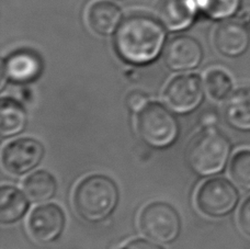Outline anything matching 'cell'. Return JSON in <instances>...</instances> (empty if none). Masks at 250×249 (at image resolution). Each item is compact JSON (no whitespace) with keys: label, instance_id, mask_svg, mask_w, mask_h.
Listing matches in <instances>:
<instances>
[{"label":"cell","instance_id":"obj_6","mask_svg":"<svg viewBox=\"0 0 250 249\" xmlns=\"http://www.w3.org/2000/svg\"><path fill=\"white\" fill-rule=\"evenodd\" d=\"M239 191L230 180L212 177L202 182L195 193V206L203 215L223 219L235 211L239 203Z\"/></svg>","mask_w":250,"mask_h":249},{"label":"cell","instance_id":"obj_8","mask_svg":"<svg viewBox=\"0 0 250 249\" xmlns=\"http://www.w3.org/2000/svg\"><path fill=\"white\" fill-rule=\"evenodd\" d=\"M164 99L169 108L176 113L193 112L204 99L202 79L195 74L178 75L165 88Z\"/></svg>","mask_w":250,"mask_h":249},{"label":"cell","instance_id":"obj_12","mask_svg":"<svg viewBox=\"0 0 250 249\" xmlns=\"http://www.w3.org/2000/svg\"><path fill=\"white\" fill-rule=\"evenodd\" d=\"M40 56L32 51L19 50L11 53L2 63V88L6 81L15 83H30L42 73Z\"/></svg>","mask_w":250,"mask_h":249},{"label":"cell","instance_id":"obj_3","mask_svg":"<svg viewBox=\"0 0 250 249\" xmlns=\"http://www.w3.org/2000/svg\"><path fill=\"white\" fill-rule=\"evenodd\" d=\"M231 153L229 140L216 127L203 128L188 146L187 162L201 177H211L224 170Z\"/></svg>","mask_w":250,"mask_h":249},{"label":"cell","instance_id":"obj_13","mask_svg":"<svg viewBox=\"0 0 250 249\" xmlns=\"http://www.w3.org/2000/svg\"><path fill=\"white\" fill-rule=\"evenodd\" d=\"M198 10L195 0H159L156 6L158 20L171 31H180L190 26Z\"/></svg>","mask_w":250,"mask_h":249},{"label":"cell","instance_id":"obj_18","mask_svg":"<svg viewBox=\"0 0 250 249\" xmlns=\"http://www.w3.org/2000/svg\"><path fill=\"white\" fill-rule=\"evenodd\" d=\"M23 191L33 202L45 203L57 192L56 178L45 169L35 170L24 179Z\"/></svg>","mask_w":250,"mask_h":249},{"label":"cell","instance_id":"obj_14","mask_svg":"<svg viewBox=\"0 0 250 249\" xmlns=\"http://www.w3.org/2000/svg\"><path fill=\"white\" fill-rule=\"evenodd\" d=\"M87 23L95 33L108 37L117 32L121 25L122 10L109 0H98L88 8Z\"/></svg>","mask_w":250,"mask_h":249},{"label":"cell","instance_id":"obj_2","mask_svg":"<svg viewBox=\"0 0 250 249\" xmlns=\"http://www.w3.org/2000/svg\"><path fill=\"white\" fill-rule=\"evenodd\" d=\"M120 190L112 178L92 173L80 180L73 193V206L77 215L91 224L108 220L117 210Z\"/></svg>","mask_w":250,"mask_h":249},{"label":"cell","instance_id":"obj_7","mask_svg":"<svg viewBox=\"0 0 250 249\" xmlns=\"http://www.w3.org/2000/svg\"><path fill=\"white\" fill-rule=\"evenodd\" d=\"M45 156V147L34 137H19L4 145L1 153L2 167L15 177L33 171Z\"/></svg>","mask_w":250,"mask_h":249},{"label":"cell","instance_id":"obj_22","mask_svg":"<svg viewBox=\"0 0 250 249\" xmlns=\"http://www.w3.org/2000/svg\"><path fill=\"white\" fill-rule=\"evenodd\" d=\"M149 102V98L147 93L142 90H134L128 93L126 98V104L132 111H138L142 110L144 106Z\"/></svg>","mask_w":250,"mask_h":249},{"label":"cell","instance_id":"obj_20","mask_svg":"<svg viewBox=\"0 0 250 249\" xmlns=\"http://www.w3.org/2000/svg\"><path fill=\"white\" fill-rule=\"evenodd\" d=\"M199 9L216 20H227L235 16L243 0H195Z\"/></svg>","mask_w":250,"mask_h":249},{"label":"cell","instance_id":"obj_16","mask_svg":"<svg viewBox=\"0 0 250 249\" xmlns=\"http://www.w3.org/2000/svg\"><path fill=\"white\" fill-rule=\"evenodd\" d=\"M224 118L234 130L250 132V87L231 92L224 105Z\"/></svg>","mask_w":250,"mask_h":249},{"label":"cell","instance_id":"obj_1","mask_svg":"<svg viewBox=\"0 0 250 249\" xmlns=\"http://www.w3.org/2000/svg\"><path fill=\"white\" fill-rule=\"evenodd\" d=\"M166 32L155 18L135 13L122 21L114 37L118 54L127 63L145 65L157 59L162 53Z\"/></svg>","mask_w":250,"mask_h":249},{"label":"cell","instance_id":"obj_23","mask_svg":"<svg viewBox=\"0 0 250 249\" xmlns=\"http://www.w3.org/2000/svg\"><path fill=\"white\" fill-rule=\"evenodd\" d=\"M238 224L240 229L250 237V197L245 200L239 208Z\"/></svg>","mask_w":250,"mask_h":249},{"label":"cell","instance_id":"obj_19","mask_svg":"<svg viewBox=\"0 0 250 249\" xmlns=\"http://www.w3.org/2000/svg\"><path fill=\"white\" fill-rule=\"evenodd\" d=\"M208 96L215 101H223L233 92V79L223 69H212L207 74L204 81Z\"/></svg>","mask_w":250,"mask_h":249},{"label":"cell","instance_id":"obj_17","mask_svg":"<svg viewBox=\"0 0 250 249\" xmlns=\"http://www.w3.org/2000/svg\"><path fill=\"white\" fill-rule=\"evenodd\" d=\"M28 125V113L19 101L2 98L0 102V134L3 140L23 133Z\"/></svg>","mask_w":250,"mask_h":249},{"label":"cell","instance_id":"obj_5","mask_svg":"<svg viewBox=\"0 0 250 249\" xmlns=\"http://www.w3.org/2000/svg\"><path fill=\"white\" fill-rule=\"evenodd\" d=\"M138 226L141 232L150 241L170 245L180 237L182 221L171 204L154 201L143 208L138 217Z\"/></svg>","mask_w":250,"mask_h":249},{"label":"cell","instance_id":"obj_9","mask_svg":"<svg viewBox=\"0 0 250 249\" xmlns=\"http://www.w3.org/2000/svg\"><path fill=\"white\" fill-rule=\"evenodd\" d=\"M66 226V215L56 203H43L34 208L28 219L29 233L35 242L52 244L59 239Z\"/></svg>","mask_w":250,"mask_h":249},{"label":"cell","instance_id":"obj_24","mask_svg":"<svg viewBox=\"0 0 250 249\" xmlns=\"http://www.w3.org/2000/svg\"><path fill=\"white\" fill-rule=\"evenodd\" d=\"M119 249H165L162 245L154 241L145 238H135L127 242Z\"/></svg>","mask_w":250,"mask_h":249},{"label":"cell","instance_id":"obj_4","mask_svg":"<svg viewBox=\"0 0 250 249\" xmlns=\"http://www.w3.org/2000/svg\"><path fill=\"white\" fill-rule=\"evenodd\" d=\"M138 135L150 147L166 149L180 135V124L170 108L157 101H149L136 114Z\"/></svg>","mask_w":250,"mask_h":249},{"label":"cell","instance_id":"obj_21","mask_svg":"<svg viewBox=\"0 0 250 249\" xmlns=\"http://www.w3.org/2000/svg\"><path fill=\"white\" fill-rule=\"evenodd\" d=\"M229 175L240 188L250 191V149L238 150L229 163Z\"/></svg>","mask_w":250,"mask_h":249},{"label":"cell","instance_id":"obj_15","mask_svg":"<svg viewBox=\"0 0 250 249\" xmlns=\"http://www.w3.org/2000/svg\"><path fill=\"white\" fill-rule=\"evenodd\" d=\"M30 198L15 186L3 185L0 188V222L13 225L21 221L30 210Z\"/></svg>","mask_w":250,"mask_h":249},{"label":"cell","instance_id":"obj_25","mask_svg":"<svg viewBox=\"0 0 250 249\" xmlns=\"http://www.w3.org/2000/svg\"><path fill=\"white\" fill-rule=\"evenodd\" d=\"M218 113L217 111L213 109L204 110L199 117V123L203 128H211L216 127L218 123Z\"/></svg>","mask_w":250,"mask_h":249},{"label":"cell","instance_id":"obj_26","mask_svg":"<svg viewBox=\"0 0 250 249\" xmlns=\"http://www.w3.org/2000/svg\"><path fill=\"white\" fill-rule=\"evenodd\" d=\"M245 22H246V24H247V26H248L249 30H250V17L248 18V20H247V21H245Z\"/></svg>","mask_w":250,"mask_h":249},{"label":"cell","instance_id":"obj_11","mask_svg":"<svg viewBox=\"0 0 250 249\" xmlns=\"http://www.w3.org/2000/svg\"><path fill=\"white\" fill-rule=\"evenodd\" d=\"M214 44L222 55L239 57L250 46V30L244 20L227 19L217 26Z\"/></svg>","mask_w":250,"mask_h":249},{"label":"cell","instance_id":"obj_10","mask_svg":"<svg viewBox=\"0 0 250 249\" xmlns=\"http://www.w3.org/2000/svg\"><path fill=\"white\" fill-rule=\"evenodd\" d=\"M165 63L173 72L194 69L203 59V50L198 40L189 35H178L167 43Z\"/></svg>","mask_w":250,"mask_h":249}]
</instances>
